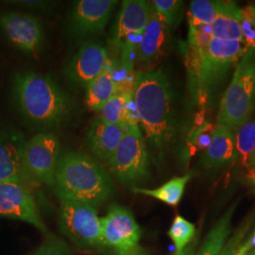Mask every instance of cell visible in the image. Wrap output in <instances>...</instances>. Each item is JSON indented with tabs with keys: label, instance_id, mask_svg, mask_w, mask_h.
I'll list each match as a JSON object with an SVG mask.
<instances>
[{
	"label": "cell",
	"instance_id": "cell-33",
	"mask_svg": "<svg viewBox=\"0 0 255 255\" xmlns=\"http://www.w3.org/2000/svg\"><path fill=\"white\" fill-rule=\"evenodd\" d=\"M242 9L248 14V16L250 17L252 23L254 24L255 27V4L248 5L245 8H242Z\"/></svg>",
	"mask_w": 255,
	"mask_h": 255
},
{
	"label": "cell",
	"instance_id": "cell-15",
	"mask_svg": "<svg viewBox=\"0 0 255 255\" xmlns=\"http://www.w3.org/2000/svg\"><path fill=\"white\" fill-rule=\"evenodd\" d=\"M170 28L171 27L155 11L151 5L150 16L136 50L138 59L142 63H153L162 56Z\"/></svg>",
	"mask_w": 255,
	"mask_h": 255
},
{
	"label": "cell",
	"instance_id": "cell-35",
	"mask_svg": "<svg viewBox=\"0 0 255 255\" xmlns=\"http://www.w3.org/2000/svg\"><path fill=\"white\" fill-rule=\"evenodd\" d=\"M245 255H255V250H253V251H251V252H249V253Z\"/></svg>",
	"mask_w": 255,
	"mask_h": 255
},
{
	"label": "cell",
	"instance_id": "cell-17",
	"mask_svg": "<svg viewBox=\"0 0 255 255\" xmlns=\"http://www.w3.org/2000/svg\"><path fill=\"white\" fill-rule=\"evenodd\" d=\"M237 156L235 134L228 128L217 123L212 130L209 145L205 148L202 164L208 169H219L231 164Z\"/></svg>",
	"mask_w": 255,
	"mask_h": 255
},
{
	"label": "cell",
	"instance_id": "cell-12",
	"mask_svg": "<svg viewBox=\"0 0 255 255\" xmlns=\"http://www.w3.org/2000/svg\"><path fill=\"white\" fill-rule=\"evenodd\" d=\"M0 26L9 41L26 53L36 55L43 42V27L33 15L7 12L0 16Z\"/></svg>",
	"mask_w": 255,
	"mask_h": 255
},
{
	"label": "cell",
	"instance_id": "cell-13",
	"mask_svg": "<svg viewBox=\"0 0 255 255\" xmlns=\"http://www.w3.org/2000/svg\"><path fill=\"white\" fill-rule=\"evenodd\" d=\"M108 51L96 42L84 43L67 65L65 73L71 82L87 86L109 67Z\"/></svg>",
	"mask_w": 255,
	"mask_h": 255
},
{
	"label": "cell",
	"instance_id": "cell-20",
	"mask_svg": "<svg viewBox=\"0 0 255 255\" xmlns=\"http://www.w3.org/2000/svg\"><path fill=\"white\" fill-rule=\"evenodd\" d=\"M104 121L123 127L139 126L136 107L130 91H120L100 111Z\"/></svg>",
	"mask_w": 255,
	"mask_h": 255
},
{
	"label": "cell",
	"instance_id": "cell-6",
	"mask_svg": "<svg viewBox=\"0 0 255 255\" xmlns=\"http://www.w3.org/2000/svg\"><path fill=\"white\" fill-rule=\"evenodd\" d=\"M108 162L110 171L123 184L137 185L149 179V153L139 126L128 128Z\"/></svg>",
	"mask_w": 255,
	"mask_h": 255
},
{
	"label": "cell",
	"instance_id": "cell-23",
	"mask_svg": "<svg viewBox=\"0 0 255 255\" xmlns=\"http://www.w3.org/2000/svg\"><path fill=\"white\" fill-rule=\"evenodd\" d=\"M191 178L192 173L185 174L182 177L174 178L156 189H146L134 186L132 187V191L137 194L152 197L158 201H163L167 205L175 207L182 200L185 186Z\"/></svg>",
	"mask_w": 255,
	"mask_h": 255
},
{
	"label": "cell",
	"instance_id": "cell-8",
	"mask_svg": "<svg viewBox=\"0 0 255 255\" xmlns=\"http://www.w3.org/2000/svg\"><path fill=\"white\" fill-rule=\"evenodd\" d=\"M102 223V246L112 255H148L140 244L141 229L129 210L114 204Z\"/></svg>",
	"mask_w": 255,
	"mask_h": 255
},
{
	"label": "cell",
	"instance_id": "cell-1",
	"mask_svg": "<svg viewBox=\"0 0 255 255\" xmlns=\"http://www.w3.org/2000/svg\"><path fill=\"white\" fill-rule=\"evenodd\" d=\"M139 125L156 160L163 161L177 141L179 118L175 94L162 69L139 73L131 91Z\"/></svg>",
	"mask_w": 255,
	"mask_h": 255
},
{
	"label": "cell",
	"instance_id": "cell-21",
	"mask_svg": "<svg viewBox=\"0 0 255 255\" xmlns=\"http://www.w3.org/2000/svg\"><path fill=\"white\" fill-rule=\"evenodd\" d=\"M121 91L114 72L107 67L86 86L85 103L92 111L100 112L103 106Z\"/></svg>",
	"mask_w": 255,
	"mask_h": 255
},
{
	"label": "cell",
	"instance_id": "cell-5",
	"mask_svg": "<svg viewBox=\"0 0 255 255\" xmlns=\"http://www.w3.org/2000/svg\"><path fill=\"white\" fill-rule=\"evenodd\" d=\"M255 107V49L247 48L224 93L218 113V124L236 135L237 130L252 119Z\"/></svg>",
	"mask_w": 255,
	"mask_h": 255
},
{
	"label": "cell",
	"instance_id": "cell-3",
	"mask_svg": "<svg viewBox=\"0 0 255 255\" xmlns=\"http://www.w3.org/2000/svg\"><path fill=\"white\" fill-rule=\"evenodd\" d=\"M13 93L22 114L42 127L60 124L69 113V101L64 92L45 75L18 74L14 79Z\"/></svg>",
	"mask_w": 255,
	"mask_h": 255
},
{
	"label": "cell",
	"instance_id": "cell-26",
	"mask_svg": "<svg viewBox=\"0 0 255 255\" xmlns=\"http://www.w3.org/2000/svg\"><path fill=\"white\" fill-rule=\"evenodd\" d=\"M168 236L173 242L175 253H181L196 237V227L190 221L181 216H176L168 231Z\"/></svg>",
	"mask_w": 255,
	"mask_h": 255
},
{
	"label": "cell",
	"instance_id": "cell-22",
	"mask_svg": "<svg viewBox=\"0 0 255 255\" xmlns=\"http://www.w3.org/2000/svg\"><path fill=\"white\" fill-rule=\"evenodd\" d=\"M237 202L232 205L216 222L196 255H219L232 231V219Z\"/></svg>",
	"mask_w": 255,
	"mask_h": 255
},
{
	"label": "cell",
	"instance_id": "cell-9",
	"mask_svg": "<svg viewBox=\"0 0 255 255\" xmlns=\"http://www.w3.org/2000/svg\"><path fill=\"white\" fill-rule=\"evenodd\" d=\"M60 141L50 132H41L24 144L22 166L25 182L54 185L60 159Z\"/></svg>",
	"mask_w": 255,
	"mask_h": 255
},
{
	"label": "cell",
	"instance_id": "cell-16",
	"mask_svg": "<svg viewBox=\"0 0 255 255\" xmlns=\"http://www.w3.org/2000/svg\"><path fill=\"white\" fill-rule=\"evenodd\" d=\"M128 128L111 124L100 117L92 121L86 144L92 153L101 160H109L124 136Z\"/></svg>",
	"mask_w": 255,
	"mask_h": 255
},
{
	"label": "cell",
	"instance_id": "cell-24",
	"mask_svg": "<svg viewBox=\"0 0 255 255\" xmlns=\"http://www.w3.org/2000/svg\"><path fill=\"white\" fill-rule=\"evenodd\" d=\"M236 149L240 156L241 164L249 167L255 154V119H251L236 133Z\"/></svg>",
	"mask_w": 255,
	"mask_h": 255
},
{
	"label": "cell",
	"instance_id": "cell-36",
	"mask_svg": "<svg viewBox=\"0 0 255 255\" xmlns=\"http://www.w3.org/2000/svg\"></svg>",
	"mask_w": 255,
	"mask_h": 255
},
{
	"label": "cell",
	"instance_id": "cell-4",
	"mask_svg": "<svg viewBox=\"0 0 255 255\" xmlns=\"http://www.w3.org/2000/svg\"><path fill=\"white\" fill-rule=\"evenodd\" d=\"M189 46L192 88L199 102L204 103L209 101L233 66L238 64L247 47L240 42L214 38L206 46Z\"/></svg>",
	"mask_w": 255,
	"mask_h": 255
},
{
	"label": "cell",
	"instance_id": "cell-29",
	"mask_svg": "<svg viewBox=\"0 0 255 255\" xmlns=\"http://www.w3.org/2000/svg\"><path fill=\"white\" fill-rule=\"evenodd\" d=\"M32 255H71V253L63 240L57 237H49Z\"/></svg>",
	"mask_w": 255,
	"mask_h": 255
},
{
	"label": "cell",
	"instance_id": "cell-10",
	"mask_svg": "<svg viewBox=\"0 0 255 255\" xmlns=\"http://www.w3.org/2000/svg\"><path fill=\"white\" fill-rule=\"evenodd\" d=\"M151 4L145 0H125L119 12L114 41L123 52L124 64L131 68L130 55L137 50L150 16Z\"/></svg>",
	"mask_w": 255,
	"mask_h": 255
},
{
	"label": "cell",
	"instance_id": "cell-32",
	"mask_svg": "<svg viewBox=\"0 0 255 255\" xmlns=\"http://www.w3.org/2000/svg\"><path fill=\"white\" fill-rule=\"evenodd\" d=\"M199 239H200L199 236H196L191 242L185 247L181 253H178V254L175 253L174 255H196L198 245H199Z\"/></svg>",
	"mask_w": 255,
	"mask_h": 255
},
{
	"label": "cell",
	"instance_id": "cell-28",
	"mask_svg": "<svg viewBox=\"0 0 255 255\" xmlns=\"http://www.w3.org/2000/svg\"><path fill=\"white\" fill-rule=\"evenodd\" d=\"M155 11L172 27L174 21L181 11L183 2L179 0H153L150 2Z\"/></svg>",
	"mask_w": 255,
	"mask_h": 255
},
{
	"label": "cell",
	"instance_id": "cell-11",
	"mask_svg": "<svg viewBox=\"0 0 255 255\" xmlns=\"http://www.w3.org/2000/svg\"><path fill=\"white\" fill-rule=\"evenodd\" d=\"M0 218L25 221L47 234L36 202L26 184L0 182Z\"/></svg>",
	"mask_w": 255,
	"mask_h": 255
},
{
	"label": "cell",
	"instance_id": "cell-30",
	"mask_svg": "<svg viewBox=\"0 0 255 255\" xmlns=\"http://www.w3.org/2000/svg\"><path fill=\"white\" fill-rule=\"evenodd\" d=\"M241 29L243 36V44L247 48L255 49V27L246 12L242 9Z\"/></svg>",
	"mask_w": 255,
	"mask_h": 255
},
{
	"label": "cell",
	"instance_id": "cell-19",
	"mask_svg": "<svg viewBox=\"0 0 255 255\" xmlns=\"http://www.w3.org/2000/svg\"><path fill=\"white\" fill-rule=\"evenodd\" d=\"M241 20L242 8L236 2L222 1L219 14L211 25L212 37L214 39L236 41L243 44Z\"/></svg>",
	"mask_w": 255,
	"mask_h": 255
},
{
	"label": "cell",
	"instance_id": "cell-34",
	"mask_svg": "<svg viewBox=\"0 0 255 255\" xmlns=\"http://www.w3.org/2000/svg\"><path fill=\"white\" fill-rule=\"evenodd\" d=\"M247 179L255 189V167L249 168V171L247 173Z\"/></svg>",
	"mask_w": 255,
	"mask_h": 255
},
{
	"label": "cell",
	"instance_id": "cell-14",
	"mask_svg": "<svg viewBox=\"0 0 255 255\" xmlns=\"http://www.w3.org/2000/svg\"><path fill=\"white\" fill-rule=\"evenodd\" d=\"M117 4V0L77 1L70 16L72 32L83 37L103 30Z\"/></svg>",
	"mask_w": 255,
	"mask_h": 255
},
{
	"label": "cell",
	"instance_id": "cell-25",
	"mask_svg": "<svg viewBox=\"0 0 255 255\" xmlns=\"http://www.w3.org/2000/svg\"><path fill=\"white\" fill-rule=\"evenodd\" d=\"M222 5V1L194 0L190 4L189 23L211 26Z\"/></svg>",
	"mask_w": 255,
	"mask_h": 255
},
{
	"label": "cell",
	"instance_id": "cell-27",
	"mask_svg": "<svg viewBox=\"0 0 255 255\" xmlns=\"http://www.w3.org/2000/svg\"><path fill=\"white\" fill-rule=\"evenodd\" d=\"M255 221V217H250L246 221L237 229L232 237L228 238L227 242L222 248L219 255H236L237 250L242 245V243L246 240L247 236L249 235L253 223Z\"/></svg>",
	"mask_w": 255,
	"mask_h": 255
},
{
	"label": "cell",
	"instance_id": "cell-7",
	"mask_svg": "<svg viewBox=\"0 0 255 255\" xmlns=\"http://www.w3.org/2000/svg\"><path fill=\"white\" fill-rule=\"evenodd\" d=\"M61 232L79 248L95 250L102 246V223L97 210L81 201L60 199Z\"/></svg>",
	"mask_w": 255,
	"mask_h": 255
},
{
	"label": "cell",
	"instance_id": "cell-2",
	"mask_svg": "<svg viewBox=\"0 0 255 255\" xmlns=\"http://www.w3.org/2000/svg\"><path fill=\"white\" fill-rule=\"evenodd\" d=\"M54 185L59 199L81 201L94 207L109 201L115 190L109 174L101 164L76 151L60 156Z\"/></svg>",
	"mask_w": 255,
	"mask_h": 255
},
{
	"label": "cell",
	"instance_id": "cell-18",
	"mask_svg": "<svg viewBox=\"0 0 255 255\" xmlns=\"http://www.w3.org/2000/svg\"><path fill=\"white\" fill-rule=\"evenodd\" d=\"M24 144L16 138L0 135V182L26 184L22 166Z\"/></svg>",
	"mask_w": 255,
	"mask_h": 255
},
{
	"label": "cell",
	"instance_id": "cell-31",
	"mask_svg": "<svg viewBox=\"0 0 255 255\" xmlns=\"http://www.w3.org/2000/svg\"><path fill=\"white\" fill-rule=\"evenodd\" d=\"M255 249V230L237 250L236 255H245Z\"/></svg>",
	"mask_w": 255,
	"mask_h": 255
}]
</instances>
